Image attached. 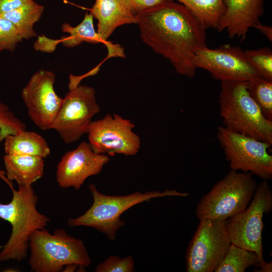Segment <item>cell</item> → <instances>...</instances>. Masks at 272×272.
<instances>
[{"mask_svg":"<svg viewBox=\"0 0 272 272\" xmlns=\"http://www.w3.org/2000/svg\"><path fill=\"white\" fill-rule=\"evenodd\" d=\"M143 42L167 59L179 74H195L196 50L207 47L206 28L180 3L165 1L135 15Z\"/></svg>","mask_w":272,"mask_h":272,"instance_id":"cell-1","label":"cell"},{"mask_svg":"<svg viewBox=\"0 0 272 272\" xmlns=\"http://www.w3.org/2000/svg\"><path fill=\"white\" fill-rule=\"evenodd\" d=\"M0 178L9 185L13 194L9 203H0V218L12 226L10 238L0 251V262L10 260L21 261L28 255L33 233L45 228L50 220L37 210L38 197L32 185H19L16 190L12 181L6 177L5 171L2 170Z\"/></svg>","mask_w":272,"mask_h":272,"instance_id":"cell-2","label":"cell"},{"mask_svg":"<svg viewBox=\"0 0 272 272\" xmlns=\"http://www.w3.org/2000/svg\"><path fill=\"white\" fill-rule=\"evenodd\" d=\"M219 103L225 127L272 144V121L250 95L247 81H221Z\"/></svg>","mask_w":272,"mask_h":272,"instance_id":"cell-3","label":"cell"},{"mask_svg":"<svg viewBox=\"0 0 272 272\" xmlns=\"http://www.w3.org/2000/svg\"><path fill=\"white\" fill-rule=\"evenodd\" d=\"M93 199L91 207L80 217L70 218L67 224L70 227L86 226L92 227L105 234L111 241L116 237L117 230L124 226L120 216L131 207L152 198L165 196L188 195L175 189H166L163 192L151 191L146 193L137 191L126 195L110 196L103 194L97 189L94 184L89 185Z\"/></svg>","mask_w":272,"mask_h":272,"instance_id":"cell-4","label":"cell"},{"mask_svg":"<svg viewBox=\"0 0 272 272\" xmlns=\"http://www.w3.org/2000/svg\"><path fill=\"white\" fill-rule=\"evenodd\" d=\"M29 265L34 272H60L67 264L89 266L91 259L81 239L57 229L50 233L45 228L35 231L29 240Z\"/></svg>","mask_w":272,"mask_h":272,"instance_id":"cell-5","label":"cell"},{"mask_svg":"<svg viewBox=\"0 0 272 272\" xmlns=\"http://www.w3.org/2000/svg\"><path fill=\"white\" fill-rule=\"evenodd\" d=\"M253 175L231 170L201 197L196 208L197 218L225 221L245 210L257 186Z\"/></svg>","mask_w":272,"mask_h":272,"instance_id":"cell-6","label":"cell"},{"mask_svg":"<svg viewBox=\"0 0 272 272\" xmlns=\"http://www.w3.org/2000/svg\"><path fill=\"white\" fill-rule=\"evenodd\" d=\"M271 210V190L267 180H263L257 184L247 207L225 221L231 243L255 252L262 261V219Z\"/></svg>","mask_w":272,"mask_h":272,"instance_id":"cell-7","label":"cell"},{"mask_svg":"<svg viewBox=\"0 0 272 272\" xmlns=\"http://www.w3.org/2000/svg\"><path fill=\"white\" fill-rule=\"evenodd\" d=\"M217 139L231 170L251 173L263 180L272 177L271 144L219 126Z\"/></svg>","mask_w":272,"mask_h":272,"instance_id":"cell-8","label":"cell"},{"mask_svg":"<svg viewBox=\"0 0 272 272\" xmlns=\"http://www.w3.org/2000/svg\"><path fill=\"white\" fill-rule=\"evenodd\" d=\"M231 244L225 221L199 220L186 250V271H214Z\"/></svg>","mask_w":272,"mask_h":272,"instance_id":"cell-9","label":"cell"},{"mask_svg":"<svg viewBox=\"0 0 272 272\" xmlns=\"http://www.w3.org/2000/svg\"><path fill=\"white\" fill-rule=\"evenodd\" d=\"M100 111L95 89L79 85L69 89L52 125L66 144L87 133L93 117Z\"/></svg>","mask_w":272,"mask_h":272,"instance_id":"cell-10","label":"cell"},{"mask_svg":"<svg viewBox=\"0 0 272 272\" xmlns=\"http://www.w3.org/2000/svg\"><path fill=\"white\" fill-rule=\"evenodd\" d=\"M135 126L129 119L107 114L91 122L87 132L89 144L98 154L135 155L141 148V139L132 130Z\"/></svg>","mask_w":272,"mask_h":272,"instance_id":"cell-11","label":"cell"},{"mask_svg":"<svg viewBox=\"0 0 272 272\" xmlns=\"http://www.w3.org/2000/svg\"><path fill=\"white\" fill-rule=\"evenodd\" d=\"M55 81L52 72L39 70L32 76L21 92L29 118L43 130L52 129L63 101L55 92Z\"/></svg>","mask_w":272,"mask_h":272,"instance_id":"cell-12","label":"cell"},{"mask_svg":"<svg viewBox=\"0 0 272 272\" xmlns=\"http://www.w3.org/2000/svg\"><path fill=\"white\" fill-rule=\"evenodd\" d=\"M193 64L196 69L208 71L213 78L221 81H247L258 76L246 59L244 51L228 44L215 49L207 46L196 50Z\"/></svg>","mask_w":272,"mask_h":272,"instance_id":"cell-13","label":"cell"},{"mask_svg":"<svg viewBox=\"0 0 272 272\" xmlns=\"http://www.w3.org/2000/svg\"><path fill=\"white\" fill-rule=\"evenodd\" d=\"M109 160L108 155L95 153L89 143L83 142L61 157L57 166L56 182L61 188L78 190L87 178L100 173Z\"/></svg>","mask_w":272,"mask_h":272,"instance_id":"cell-14","label":"cell"},{"mask_svg":"<svg viewBox=\"0 0 272 272\" xmlns=\"http://www.w3.org/2000/svg\"><path fill=\"white\" fill-rule=\"evenodd\" d=\"M90 11L98 21L96 32L107 48L106 58H125L124 48L108 39L118 27L125 24H137L135 15L122 0H95Z\"/></svg>","mask_w":272,"mask_h":272,"instance_id":"cell-15","label":"cell"},{"mask_svg":"<svg viewBox=\"0 0 272 272\" xmlns=\"http://www.w3.org/2000/svg\"><path fill=\"white\" fill-rule=\"evenodd\" d=\"M225 7L217 30L227 31L229 37L245 40L249 29L257 22L264 12V0H223Z\"/></svg>","mask_w":272,"mask_h":272,"instance_id":"cell-16","label":"cell"},{"mask_svg":"<svg viewBox=\"0 0 272 272\" xmlns=\"http://www.w3.org/2000/svg\"><path fill=\"white\" fill-rule=\"evenodd\" d=\"M5 174L19 185H30L44 173V158L32 155L6 154L3 158Z\"/></svg>","mask_w":272,"mask_h":272,"instance_id":"cell-17","label":"cell"},{"mask_svg":"<svg viewBox=\"0 0 272 272\" xmlns=\"http://www.w3.org/2000/svg\"><path fill=\"white\" fill-rule=\"evenodd\" d=\"M6 154L28 155L45 158L50 150L46 141L39 134L26 130L10 134L4 140Z\"/></svg>","mask_w":272,"mask_h":272,"instance_id":"cell-18","label":"cell"},{"mask_svg":"<svg viewBox=\"0 0 272 272\" xmlns=\"http://www.w3.org/2000/svg\"><path fill=\"white\" fill-rule=\"evenodd\" d=\"M44 10L43 6L33 1L0 16L11 21L16 27L23 39H29L36 36L33 26L41 17Z\"/></svg>","mask_w":272,"mask_h":272,"instance_id":"cell-19","label":"cell"},{"mask_svg":"<svg viewBox=\"0 0 272 272\" xmlns=\"http://www.w3.org/2000/svg\"><path fill=\"white\" fill-rule=\"evenodd\" d=\"M177 1L188 8L206 28L217 29L219 21L224 14L223 0H165Z\"/></svg>","mask_w":272,"mask_h":272,"instance_id":"cell-20","label":"cell"},{"mask_svg":"<svg viewBox=\"0 0 272 272\" xmlns=\"http://www.w3.org/2000/svg\"><path fill=\"white\" fill-rule=\"evenodd\" d=\"M93 17L90 13H86L83 21L75 27L65 23L62 25L63 32L69 34L67 36H63L59 41L66 47H74L83 42L92 44L100 43L104 44L95 30L93 24Z\"/></svg>","mask_w":272,"mask_h":272,"instance_id":"cell-21","label":"cell"},{"mask_svg":"<svg viewBox=\"0 0 272 272\" xmlns=\"http://www.w3.org/2000/svg\"><path fill=\"white\" fill-rule=\"evenodd\" d=\"M265 262L255 252L231 244L214 272H244L252 266H258Z\"/></svg>","mask_w":272,"mask_h":272,"instance_id":"cell-22","label":"cell"},{"mask_svg":"<svg viewBox=\"0 0 272 272\" xmlns=\"http://www.w3.org/2000/svg\"><path fill=\"white\" fill-rule=\"evenodd\" d=\"M248 92L264 117L272 121V81L256 76L247 81Z\"/></svg>","mask_w":272,"mask_h":272,"instance_id":"cell-23","label":"cell"},{"mask_svg":"<svg viewBox=\"0 0 272 272\" xmlns=\"http://www.w3.org/2000/svg\"><path fill=\"white\" fill-rule=\"evenodd\" d=\"M244 54L258 76L272 81V51L269 47L245 50Z\"/></svg>","mask_w":272,"mask_h":272,"instance_id":"cell-24","label":"cell"},{"mask_svg":"<svg viewBox=\"0 0 272 272\" xmlns=\"http://www.w3.org/2000/svg\"><path fill=\"white\" fill-rule=\"evenodd\" d=\"M26 130V124L0 100V143L10 134Z\"/></svg>","mask_w":272,"mask_h":272,"instance_id":"cell-25","label":"cell"},{"mask_svg":"<svg viewBox=\"0 0 272 272\" xmlns=\"http://www.w3.org/2000/svg\"><path fill=\"white\" fill-rule=\"evenodd\" d=\"M23 39L16 27L9 20L0 16V52L14 51Z\"/></svg>","mask_w":272,"mask_h":272,"instance_id":"cell-26","label":"cell"},{"mask_svg":"<svg viewBox=\"0 0 272 272\" xmlns=\"http://www.w3.org/2000/svg\"><path fill=\"white\" fill-rule=\"evenodd\" d=\"M96 272H133L134 261L132 255L120 258L110 255L95 268Z\"/></svg>","mask_w":272,"mask_h":272,"instance_id":"cell-27","label":"cell"},{"mask_svg":"<svg viewBox=\"0 0 272 272\" xmlns=\"http://www.w3.org/2000/svg\"><path fill=\"white\" fill-rule=\"evenodd\" d=\"M135 15L144 11L161 4L165 0H122Z\"/></svg>","mask_w":272,"mask_h":272,"instance_id":"cell-28","label":"cell"},{"mask_svg":"<svg viewBox=\"0 0 272 272\" xmlns=\"http://www.w3.org/2000/svg\"><path fill=\"white\" fill-rule=\"evenodd\" d=\"M34 0H0V15L16 10Z\"/></svg>","mask_w":272,"mask_h":272,"instance_id":"cell-29","label":"cell"},{"mask_svg":"<svg viewBox=\"0 0 272 272\" xmlns=\"http://www.w3.org/2000/svg\"><path fill=\"white\" fill-rule=\"evenodd\" d=\"M252 27L255 28L265 36L268 40L272 42V27L268 25H262L260 22L255 24Z\"/></svg>","mask_w":272,"mask_h":272,"instance_id":"cell-30","label":"cell"},{"mask_svg":"<svg viewBox=\"0 0 272 272\" xmlns=\"http://www.w3.org/2000/svg\"><path fill=\"white\" fill-rule=\"evenodd\" d=\"M78 266V265L75 263H71L66 265L63 268V272H74Z\"/></svg>","mask_w":272,"mask_h":272,"instance_id":"cell-31","label":"cell"}]
</instances>
